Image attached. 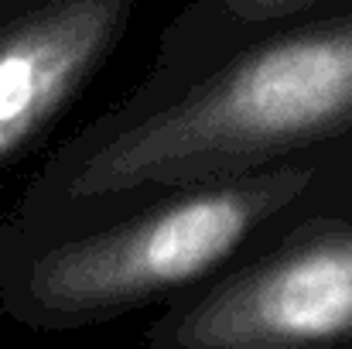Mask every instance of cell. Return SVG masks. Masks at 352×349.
I'll list each match as a JSON object with an SVG mask.
<instances>
[{
    "label": "cell",
    "mask_w": 352,
    "mask_h": 349,
    "mask_svg": "<svg viewBox=\"0 0 352 349\" xmlns=\"http://www.w3.org/2000/svg\"><path fill=\"white\" fill-rule=\"evenodd\" d=\"M339 3L352 0H188L161 31L154 62L140 83H178L280 24Z\"/></svg>",
    "instance_id": "obj_5"
},
{
    "label": "cell",
    "mask_w": 352,
    "mask_h": 349,
    "mask_svg": "<svg viewBox=\"0 0 352 349\" xmlns=\"http://www.w3.org/2000/svg\"><path fill=\"white\" fill-rule=\"evenodd\" d=\"M332 216H352V137L161 189L72 230L0 226V308L41 332L164 308L270 243Z\"/></svg>",
    "instance_id": "obj_2"
},
{
    "label": "cell",
    "mask_w": 352,
    "mask_h": 349,
    "mask_svg": "<svg viewBox=\"0 0 352 349\" xmlns=\"http://www.w3.org/2000/svg\"><path fill=\"white\" fill-rule=\"evenodd\" d=\"M352 137V3L280 24L178 83H140L31 178L10 233L107 220L175 185Z\"/></svg>",
    "instance_id": "obj_1"
},
{
    "label": "cell",
    "mask_w": 352,
    "mask_h": 349,
    "mask_svg": "<svg viewBox=\"0 0 352 349\" xmlns=\"http://www.w3.org/2000/svg\"><path fill=\"white\" fill-rule=\"evenodd\" d=\"M147 349H352V216L291 233L164 305Z\"/></svg>",
    "instance_id": "obj_3"
},
{
    "label": "cell",
    "mask_w": 352,
    "mask_h": 349,
    "mask_svg": "<svg viewBox=\"0 0 352 349\" xmlns=\"http://www.w3.org/2000/svg\"><path fill=\"white\" fill-rule=\"evenodd\" d=\"M140 0H0V168L38 147L89 89Z\"/></svg>",
    "instance_id": "obj_4"
}]
</instances>
